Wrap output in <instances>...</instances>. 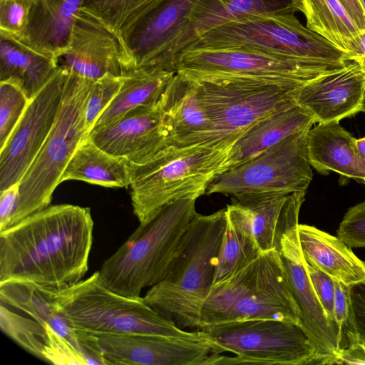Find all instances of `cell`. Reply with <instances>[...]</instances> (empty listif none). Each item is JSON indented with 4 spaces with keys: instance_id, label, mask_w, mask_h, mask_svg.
Listing matches in <instances>:
<instances>
[{
    "instance_id": "6da1fadb",
    "label": "cell",
    "mask_w": 365,
    "mask_h": 365,
    "mask_svg": "<svg viewBox=\"0 0 365 365\" xmlns=\"http://www.w3.org/2000/svg\"><path fill=\"white\" fill-rule=\"evenodd\" d=\"M93 220L89 207L48 205L0 232V282H31L58 290L88 269Z\"/></svg>"
},
{
    "instance_id": "7a4b0ae2",
    "label": "cell",
    "mask_w": 365,
    "mask_h": 365,
    "mask_svg": "<svg viewBox=\"0 0 365 365\" xmlns=\"http://www.w3.org/2000/svg\"><path fill=\"white\" fill-rule=\"evenodd\" d=\"M58 289L31 282H0V327L29 354L52 364H96L86 331L76 329L59 310Z\"/></svg>"
},
{
    "instance_id": "3957f363",
    "label": "cell",
    "mask_w": 365,
    "mask_h": 365,
    "mask_svg": "<svg viewBox=\"0 0 365 365\" xmlns=\"http://www.w3.org/2000/svg\"><path fill=\"white\" fill-rule=\"evenodd\" d=\"M239 135L168 145L129 162L131 203L139 222L173 200L205 194L213 179L227 170L226 160Z\"/></svg>"
},
{
    "instance_id": "277c9868",
    "label": "cell",
    "mask_w": 365,
    "mask_h": 365,
    "mask_svg": "<svg viewBox=\"0 0 365 365\" xmlns=\"http://www.w3.org/2000/svg\"><path fill=\"white\" fill-rule=\"evenodd\" d=\"M226 224V208L210 215L195 212L163 279L143 297L148 305L181 329L199 328Z\"/></svg>"
},
{
    "instance_id": "5b68a950",
    "label": "cell",
    "mask_w": 365,
    "mask_h": 365,
    "mask_svg": "<svg viewBox=\"0 0 365 365\" xmlns=\"http://www.w3.org/2000/svg\"><path fill=\"white\" fill-rule=\"evenodd\" d=\"M197 197L173 200L140 223L127 240L103 262L98 273L110 290L139 297L162 281L195 212Z\"/></svg>"
},
{
    "instance_id": "8992f818",
    "label": "cell",
    "mask_w": 365,
    "mask_h": 365,
    "mask_svg": "<svg viewBox=\"0 0 365 365\" xmlns=\"http://www.w3.org/2000/svg\"><path fill=\"white\" fill-rule=\"evenodd\" d=\"M293 297L277 249L212 286L202 307L198 330L233 322L269 319L300 326Z\"/></svg>"
},
{
    "instance_id": "52a82bcc",
    "label": "cell",
    "mask_w": 365,
    "mask_h": 365,
    "mask_svg": "<svg viewBox=\"0 0 365 365\" xmlns=\"http://www.w3.org/2000/svg\"><path fill=\"white\" fill-rule=\"evenodd\" d=\"M93 83L68 70L53 126L19 182L18 203L9 227L49 205L66 165L88 135L84 112Z\"/></svg>"
},
{
    "instance_id": "ba28073f",
    "label": "cell",
    "mask_w": 365,
    "mask_h": 365,
    "mask_svg": "<svg viewBox=\"0 0 365 365\" xmlns=\"http://www.w3.org/2000/svg\"><path fill=\"white\" fill-rule=\"evenodd\" d=\"M59 310L77 329L92 333L138 334L197 339L202 330L187 331L148 305L143 297L123 296L108 288L98 270L56 292Z\"/></svg>"
},
{
    "instance_id": "9c48e42d",
    "label": "cell",
    "mask_w": 365,
    "mask_h": 365,
    "mask_svg": "<svg viewBox=\"0 0 365 365\" xmlns=\"http://www.w3.org/2000/svg\"><path fill=\"white\" fill-rule=\"evenodd\" d=\"M201 48H240L329 63L351 61L347 53L303 26L294 14L251 15L227 23L204 34L187 50Z\"/></svg>"
},
{
    "instance_id": "30bf717a",
    "label": "cell",
    "mask_w": 365,
    "mask_h": 365,
    "mask_svg": "<svg viewBox=\"0 0 365 365\" xmlns=\"http://www.w3.org/2000/svg\"><path fill=\"white\" fill-rule=\"evenodd\" d=\"M192 80L211 124L209 140L240 135L266 116L297 104L302 86L238 77Z\"/></svg>"
},
{
    "instance_id": "8fae6325",
    "label": "cell",
    "mask_w": 365,
    "mask_h": 365,
    "mask_svg": "<svg viewBox=\"0 0 365 365\" xmlns=\"http://www.w3.org/2000/svg\"><path fill=\"white\" fill-rule=\"evenodd\" d=\"M213 342L220 364H317L314 349L301 327L276 319L233 322L202 329Z\"/></svg>"
},
{
    "instance_id": "7c38bea8",
    "label": "cell",
    "mask_w": 365,
    "mask_h": 365,
    "mask_svg": "<svg viewBox=\"0 0 365 365\" xmlns=\"http://www.w3.org/2000/svg\"><path fill=\"white\" fill-rule=\"evenodd\" d=\"M349 63L295 58L247 48H201L182 53L175 71L194 80L238 77L302 86Z\"/></svg>"
},
{
    "instance_id": "4fadbf2b",
    "label": "cell",
    "mask_w": 365,
    "mask_h": 365,
    "mask_svg": "<svg viewBox=\"0 0 365 365\" xmlns=\"http://www.w3.org/2000/svg\"><path fill=\"white\" fill-rule=\"evenodd\" d=\"M308 131L292 134L259 155L218 175L205 194L221 193L239 198L307 192L313 177L307 150Z\"/></svg>"
},
{
    "instance_id": "5bb4252c",
    "label": "cell",
    "mask_w": 365,
    "mask_h": 365,
    "mask_svg": "<svg viewBox=\"0 0 365 365\" xmlns=\"http://www.w3.org/2000/svg\"><path fill=\"white\" fill-rule=\"evenodd\" d=\"M305 192H297L278 227L276 247L281 256L293 297L301 312L300 327L314 349L317 364H338L339 332L327 316L312 285L299 238L300 208Z\"/></svg>"
},
{
    "instance_id": "9a60e30c",
    "label": "cell",
    "mask_w": 365,
    "mask_h": 365,
    "mask_svg": "<svg viewBox=\"0 0 365 365\" xmlns=\"http://www.w3.org/2000/svg\"><path fill=\"white\" fill-rule=\"evenodd\" d=\"M68 70L54 75L30 101L4 145L0 148V192L18 184L51 132L58 115Z\"/></svg>"
},
{
    "instance_id": "2e32d148",
    "label": "cell",
    "mask_w": 365,
    "mask_h": 365,
    "mask_svg": "<svg viewBox=\"0 0 365 365\" xmlns=\"http://www.w3.org/2000/svg\"><path fill=\"white\" fill-rule=\"evenodd\" d=\"M89 333L94 336L97 349L106 365H214L217 354L207 334L202 338L190 339Z\"/></svg>"
},
{
    "instance_id": "e0dca14e",
    "label": "cell",
    "mask_w": 365,
    "mask_h": 365,
    "mask_svg": "<svg viewBox=\"0 0 365 365\" xmlns=\"http://www.w3.org/2000/svg\"><path fill=\"white\" fill-rule=\"evenodd\" d=\"M58 66L92 81L107 74L121 77L132 69L118 38L81 9Z\"/></svg>"
},
{
    "instance_id": "ac0fdd59",
    "label": "cell",
    "mask_w": 365,
    "mask_h": 365,
    "mask_svg": "<svg viewBox=\"0 0 365 365\" xmlns=\"http://www.w3.org/2000/svg\"><path fill=\"white\" fill-rule=\"evenodd\" d=\"M300 9L299 0H197L183 28L155 67L175 72L180 54L221 25L251 15L294 14Z\"/></svg>"
},
{
    "instance_id": "d6986e66",
    "label": "cell",
    "mask_w": 365,
    "mask_h": 365,
    "mask_svg": "<svg viewBox=\"0 0 365 365\" xmlns=\"http://www.w3.org/2000/svg\"><path fill=\"white\" fill-rule=\"evenodd\" d=\"M365 71L351 61L345 66L319 76L302 86L297 104L309 113L315 123L339 122L363 111Z\"/></svg>"
},
{
    "instance_id": "ffe728a7",
    "label": "cell",
    "mask_w": 365,
    "mask_h": 365,
    "mask_svg": "<svg viewBox=\"0 0 365 365\" xmlns=\"http://www.w3.org/2000/svg\"><path fill=\"white\" fill-rule=\"evenodd\" d=\"M88 137L104 151L129 162L170 145L159 102L132 109L113 123L91 131Z\"/></svg>"
},
{
    "instance_id": "44dd1931",
    "label": "cell",
    "mask_w": 365,
    "mask_h": 365,
    "mask_svg": "<svg viewBox=\"0 0 365 365\" xmlns=\"http://www.w3.org/2000/svg\"><path fill=\"white\" fill-rule=\"evenodd\" d=\"M197 0H164L119 40L130 68L155 67L183 28Z\"/></svg>"
},
{
    "instance_id": "7402d4cb",
    "label": "cell",
    "mask_w": 365,
    "mask_h": 365,
    "mask_svg": "<svg viewBox=\"0 0 365 365\" xmlns=\"http://www.w3.org/2000/svg\"><path fill=\"white\" fill-rule=\"evenodd\" d=\"M159 104L170 145L210 140L211 124L193 80L176 73Z\"/></svg>"
},
{
    "instance_id": "603a6c76",
    "label": "cell",
    "mask_w": 365,
    "mask_h": 365,
    "mask_svg": "<svg viewBox=\"0 0 365 365\" xmlns=\"http://www.w3.org/2000/svg\"><path fill=\"white\" fill-rule=\"evenodd\" d=\"M83 2V0H34L26 31L19 40L58 62L68 47Z\"/></svg>"
},
{
    "instance_id": "cb8c5ba5",
    "label": "cell",
    "mask_w": 365,
    "mask_h": 365,
    "mask_svg": "<svg viewBox=\"0 0 365 365\" xmlns=\"http://www.w3.org/2000/svg\"><path fill=\"white\" fill-rule=\"evenodd\" d=\"M298 234L309 264L348 287L365 280V262L339 237L303 224H299Z\"/></svg>"
},
{
    "instance_id": "d4e9b609",
    "label": "cell",
    "mask_w": 365,
    "mask_h": 365,
    "mask_svg": "<svg viewBox=\"0 0 365 365\" xmlns=\"http://www.w3.org/2000/svg\"><path fill=\"white\" fill-rule=\"evenodd\" d=\"M314 123L312 115L297 104L266 116L237 138L226 160L227 170L259 155L292 134L309 130Z\"/></svg>"
},
{
    "instance_id": "484cf974",
    "label": "cell",
    "mask_w": 365,
    "mask_h": 365,
    "mask_svg": "<svg viewBox=\"0 0 365 365\" xmlns=\"http://www.w3.org/2000/svg\"><path fill=\"white\" fill-rule=\"evenodd\" d=\"M58 68L56 59L0 31V82L16 85L31 101Z\"/></svg>"
},
{
    "instance_id": "4316f807",
    "label": "cell",
    "mask_w": 365,
    "mask_h": 365,
    "mask_svg": "<svg viewBox=\"0 0 365 365\" xmlns=\"http://www.w3.org/2000/svg\"><path fill=\"white\" fill-rule=\"evenodd\" d=\"M356 139L339 122L319 123L307 137L309 163L317 172L334 171L342 176L363 181L356 158Z\"/></svg>"
},
{
    "instance_id": "83f0119b",
    "label": "cell",
    "mask_w": 365,
    "mask_h": 365,
    "mask_svg": "<svg viewBox=\"0 0 365 365\" xmlns=\"http://www.w3.org/2000/svg\"><path fill=\"white\" fill-rule=\"evenodd\" d=\"M175 73L152 66L125 72L118 93L91 131L113 123L132 109L158 103Z\"/></svg>"
},
{
    "instance_id": "f1b7e54d",
    "label": "cell",
    "mask_w": 365,
    "mask_h": 365,
    "mask_svg": "<svg viewBox=\"0 0 365 365\" xmlns=\"http://www.w3.org/2000/svg\"><path fill=\"white\" fill-rule=\"evenodd\" d=\"M80 180L106 187L130 185V163L97 146L88 136L77 147L61 178Z\"/></svg>"
},
{
    "instance_id": "f546056e",
    "label": "cell",
    "mask_w": 365,
    "mask_h": 365,
    "mask_svg": "<svg viewBox=\"0 0 365 365\" xmlns=\"http://www.w3.org/2000/svg\"><path fill=\"white\" fill-rule=\"evenodd\" d=\"M227 224L219 250L213 284L237 272L261 254L248 215L234 200L226 207Z\"/></svg>"
},
{
    "instance_id": "4dcf8cb0",
    "label": "cell",
    "mask_w": 365,
    "mask_h": 365,
    "mask_svg": "<svg viewBox=\"0 0 365 365\" xmlns=\"http://www.w3.org/2000/svg\"><path fill=\"white\" fill-rule=\"evenodd\" d=\"M307 27L347 53L360 31L338 0H299Z\"/></svg>"
},
{
    "instance_id": "1f68e13d",
    "label": "cell",
    "mask_w": 365,
    "mask_h": 365,
    "mask_svg": "<svg viewBox=\"0 0 365 365\" xmlns=\"http://www.w3.org/2000/svg\"><path fill=\"white\" fill-rule=\"evenodd\" d=\"M296 192L265 193L235 198L248 215L261 253L275 249L279 222Z\"/></svg>"
},
{
    "instance_id": "d6a6232c",
    "label": "cell",
    "mask_w": 365,
    "mask_h": 365,
    "mask_svg": "<svg viewBox=\"0 0 365 365\" xmlns=\"http://www.w3.org/2000/svg\"><path fill=\"white\" fill-rule=\"evenodd\" d=\"M164 0H83L81 10L118 39Z\"/></svg>"
},
{
    "instance_id": "836d02e7",
    "label": "cell",
    "mask_w": 365,
    "mask_h": 365,
    "mask_svg": "<svg viewBox=\"0 0 365 365\" xmlns=\"http://www.w3.org/2000/svg\"><path fill=\"white\" fill-rule=\"evenodd\" d=\"M30 100L18 86L0 82V148L15 129Z\"/></svg>"
},
{
    "instance_id": "e575fe53",
    "label": "cell",
    "mask_w": 365,
    "mask_h": 365,
    "mask_svg": "<svg viewBox=\"0 0 365 365\" xmlns=\"http://www.w3.org/2000/svg\"><path fill=\"white\" fill-rule=\"evenodd\" d=\"M334 319L339 332L340 353L360 344L350 297V287L334 279Z\"/></svg>"
},
{
    "instance_id": "d590c367",
    "label": "cell",
    "mask_w": 365,
    "mask_h": 365,
    "mask_svg": "<svg viewBox=\"0 0 365 365\" xmlns=\"http://www.w3.org/2000/svg\"><path fill=\"white\" fill-rule=\"evenodd\" d=\"M121 77L107 74L93 81L85 107V120L89 132L118 93Z\"/></svg>"
},
{
    "instance_id": "8d00e7d4",
    "label": "cell",
    "mask_w": 365,
    "mask_h": 365,
    "mask_svg": "<svg viewBox=\"0 0 365 365\" xmlns=\"http://www.w3.org/2000/svg\"><path fill=\"white\" fill-rule=\"evenodd\" d=\"M34 0H0V31L20 39L29 21Z\"/></svg>"
},
{
    "instance_id": "74e56055",
    "label": "cell",
    "mask_w": 365,
    "mask_h": 365,
    "mask_svg": "<svg viewBox=\"0 0 365 365\" xmlns=\"http://www.w3.org/2000/svg\"><path fill=\"white\" fill-rule=\"evenodd\" d=\"M336 235L351 248H365V201L348 209Z\"/></svg>"
},
{
    "instance_id": "f35d334b",
    "label": "cell",
    "mask_w": 365,
    "mask_h": 365,
    "mask_svg": "<svg viewBox=\"0 0 365 365\" xmlns=\"http://www.w3.org/2000/svg\"><path fill=\"white\" fill-rule=\"evenodd\" d=\"M307 269L314 289L329 318L334 319V282L325 272L307 263ZM336 323V322H335Z\"/></svg>"
},
{
    "instance_id": "ab89813d",
    "label": "cell",
    "mask_w": 365,
    "mask_h": 365,
    "mask_svg": "<svg viewBox=\"0 0 365 365\" xmlns=\"http://www.w3.org/2000/svg\"><path fill=\"white\" fill-rule=\"evenodd\" d=\"M350 297L361 344L365 342V280L350 287Z\"/></svg>"
},
{
    "instance_id": "60d3db41",
    "label": "cell",
    "mask_w": 365,
    "mask_h": 365,
    "mask_svg": "<svg viewBox=\"0 0 365 365\" xmlns=\"http://www.w3.org/2000/svg\"><path fill=\"white\" fill-rule=\"evenodd\" d=\"M19 199V183L0 192V232L9 227Z\"/></svg>"
},
{
    "instance_id": "b9f144b4",
    "label": "cell",
    "mask_w": 365,
    "mask_h": 365,
    "mask_svg": "<svg viewBox=\"0 0 365 365\" xmlns=\"http://www.w3.org/2000/svg\"><path fill=\"white\" fill-rule=\"evenodd\" d=\"M359 30H365V12L359 0H338Z\"/></svg>"
},
{
    "instance_id": "7bdbcfd3",
    "label": "cell",
    "mask_w": 365,
    "mask_h": 365,
    "mask_svg": "<svg viewBox=\"0 0 365 365\" xmlns=\"http://www.w3.org/2000/svg\"><path fill=\"white\" fill-rule=\"evenodd\" d=\"M365 364V348L362 344L341 351L338 364Z\"/></svg>"
},
{
    "instance_id": "ee69618b",
    "label": "cell",
    "mask_w": 365,
    "mask_h": 365,
    "mask_svg": "<svg viewBox=\"0 0 365 365\" xmlns=\"http://www.w3.org/2000/svg\"><path fill=\"white\" fill-rule=\"evenodd\" d=\"M349 56L365 71V30L359 31L355 37Z\"/></svg>"
},
{
    "instance_id": "f6af8a7d",
    "label": "cell",
    "mask_w": 365,
    "mask_h": 365,
    "mask_svg": "<svg viewBox=\"0 0 365 365\" xmlns=\"http://www.w3.org/2000/svg\"><path fill=\"white\" fill-rule=\"evenodd\" d=\"M358 168L365 179V137L356 139L355 141Z\"/></svg>"
},
{
    "instance_id": "bcb514c9",
    "label": "cell",
    "mask_w": 365,
    "mask_h": 365,
    "mask_svg": "<svg viewBox=\"0 0 365 365\" xmlns=\"http://www.w3.org/2000/svg\"><path fill=\"white\" fill-rule=\"evenodd\" d=\"M359 1L361 5L362 9H364V11L365 12V0H359Z\"/></svg>"
},
{
    "instance_id": "7dc6e473",
    "label": "cell",
    "mask_w": 365,
    "mask_h": 365,
    "mask_svg": "<svg viewBox=\"0 0 365 365\" xmlns=\"http://www.w3.org/2000/svg\"><path fill=\"white\" fill-rule=\"evenodd\" d=\"M363 112L365 113V98H364V107H363Z\"/></svg>"
},
{
    "instance_id": "c3c4849f",
    "label": "cell",
    "mask_w": 365,
    "mask_h": 365,
    "mask_svg": "<svg viewBox=\"0 0 365 365\" xmlns=\"http://www.w3.org/2000/svg\"><path fill=\"white\" fill-rule=\"evenodd\" d=\"M363 182L365 183V179L363 180Z\"/></svg>"
}]
</instances>
